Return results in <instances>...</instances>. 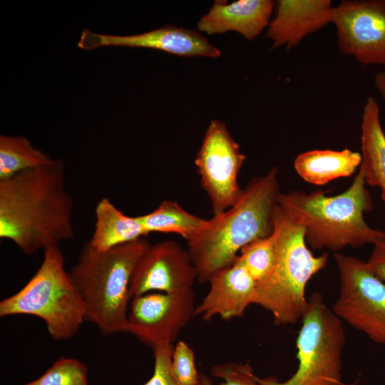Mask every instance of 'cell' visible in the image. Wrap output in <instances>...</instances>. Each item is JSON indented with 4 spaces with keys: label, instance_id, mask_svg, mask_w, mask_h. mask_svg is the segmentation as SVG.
I'll return each instance as SVG.
<instances>
[{
    "label": "cell",
    "instance_id": "obj_15",
    "mask_svg": "<svg viewBox=\"0 0 385 385\" xmlns=\"http://www.w3.org/2000/svg\"><path fill=\"white\" fill-rule=\"evenodd\" d=\"M275 4V16L266 33L273 41L272 48L285 44L290 49L332 23L334 6L330 0H279Z\"/></svg>",
    "mask_w": 385,
    "mask_h": 385
},
{
    "label": "cell",
    "instance_id": "obj_21",
    "mask_svg": "<svg viewBox=\"0 0 385 385\" xmlns=\"http://www.w3.org/2000/svg\"><path fill=\"white\" fill-rule=\"evenodd\" d=\"M54 159L21 135H0V180L20 173L45 166Z\"/></svg>",
    "mask_w": 385,
    "mask_h": 385
},
{
    "label": "cell",
    "instance_id": "obj_22",
    "mask_svg": "<svg viewBox=\"0 0 385 385\" xmlns=\"http://www.w3.org/2000/svg\"><path fill=\"white\" fill-rule=\"evenodd\" d=\"M276 235L256 240L245 246L238 258L258 285L272 274L276 260Z\"/></svg>",
    "mask_w": 385,
    "mask_h": 385
},
{
    "label": "cell",
    "instance_id": "obj_4",
    "mask_svg": "<svg viewBox=\"0 0 385 385\" xmlns=\"http://www.w3.org/2000/svg\"><path fill=\"white\" fill-rule=\"evenodd\" d=\"M145 237L97 250L86 242L69 272L85 306L86 320L104 335L127 332L130 277L148 245Z\"/></svg>",
    "mask_w": 385,
    "mask_h": 385
},
{
    "label": "cell",
    "instance_id": "obj_14",
    "mask_svg": "<svg viewBox=\"0 0 385 385\" xmlns=\"http://www.w3.org/2000/svg\"><path fill=\"white\" fill-rule=\"evenodd\" d=\"M208 282L210 289L195 310L205 321L215 316L226 320L240 317L254 304L257 285L238 257L232 265L215 272Z\"/></svg>",
    "mask_w": 385,
    "mask_h": 385
},
{
    "label": "cell",
    "instance_id": "obj_27",
    "mask_svg": "<svg viewBox=\"0 0 385 385\" xmlns=\"http://www.w3.org/2000/svg\"><path fill=\"white\" fill-rule=\"evenodd\" d=\"M366 263L371 271L385 282V241L375 243Z\"/></svg>",
    "mask_w": 385,
    "mask_h": 385
},
{
    "label": "cell",
    "instance_id": "obj_8",
    "mask_svg": "<svg viewBox=\"0 0 385 385\" xmlns=\"http://www.w3.org/2000/svg\"><path fill=\"white\" fill-rule=\"evenodd\" d=\"M339 292L333 312L371 341L385 344V282L366 262L337 252Z\"/></svg>",
    "mask_w": 385,
    "mask_h": 385
},
{
    "label": "cell",
    "instance_id": "obj_2",
    "mask_svg": "<svg viewBox=\"0 0 385 385\" xmlns=\"http://www.w3.org/2000/svg\"><path fill=\"white\" fill-rule=\"evenodd\" d=\"M279 192L278 168L273 167L252 179L231 207L207 220L187 241L200 283L208 282L215 272L232 265L245 246L272 234Z\"/></svg>",
    "mask_w": 385,
    "mask_h": 385
},
{
    "label": "cell",
    "instance_id": "obj_26",
    "mask_svg": "<svg viewBox=\"0 0 385 385\" xmlns=\"http://www.w3.org/2000/svg\"><path fill=\"white\" fill-rule=\"evenodd\" d=\"M173 344L163 345L153 349L154 371L150 379L144 385H179L173 376L171 369Z\"/></svg>",
    "mask_w": 385,
    "mask_h": 385
},
{
    "label": "cell",
    "instance_id": "obj_20",
    "mask_svg": "<svg viewBox=\"0 0 385 385\" xmlns=\"http://www.w3.org/2000/svg\"><path fill=\"white\" fill-rule=\"evenodd\" d=\"M137 217L147 235L175 233L186 241L199 232L207 221L188 212L174 200H163L152 212Z\"/></svg>",
    "mask_w": 385,
    "mask_h": 385
},
{
    "label": "cell",
    "instance_id": "obj_12",
    "mask_svg": "<svg viewBox=\"0 0 385 385\" xmlns=\"http://www.w3.org/2000/svg\"><path fill=\"white\" fill-rule=\"evenodd\" d=\"M197 272L188 250L173 240L150 243L134 267L129 285L131 299L158 291L178 293L192 289Z\"/></svg>",
    "mask_w": 385,
    "mask_h": 385
},
{
    "label": "cell",
    "instance_id": "obj_16",
    "mask_svg": "<svg viewBox=\"0 0 385 385\" xmlns=\"http://www.w3.org/2000/svg\"><path fill=\"white\" fill-rule=\"evenodd\" d=\"M274 6L271 0H240L230 4L216 0L200 19L197 29L208 35L234 31L251 41L269 26Z\"/></svg>",
    "mask_w": 385,
    "mask_h": 385
},
{
    "label": "cell",
    "instance_id": "obj_11",
    "mask_svg": "<svg viewBox=\"0 0 385 385\" xmlns=\"http://www.w3.org/2000/svg\"><path fill=\"white\" fill-rule=\"evenodd\" d=\"M332 23L342 53L363 65L385 67V0L342 1Z\"/></svg>",
    "mask_w": 385,
    "mask_h": 385
},
{
    "label": "cell",
    "instance_id": "obj_24",
    "mask_svg": "<svg viewBox=\"0 0 385 385\" xmlns=\"http://www.w3.org/2000/svg\"><path fill=\"white\" fill-rule=\"evenodd\" d=\"M211 374L222 382L219 385H261L255 379V374L248 364L233 362L218 364L211 370ZM197 385H212L211 380L200 374Z\"/></svg>",
    "mask_w": 385,
    "mask_h": 385
},
{
    "label": "cell",
    "instance_id": "obj_28",
    "mask_svg": "<svg viewBox=\"0 0 385 385\" xmlns=\"http://www.w3.org/2000/svg\"><path fill=\"white\" fill-rule=\"evenodd\" d=\"M374 84L381 96L385 100V71L376 74Z\"/></svg>",
    "mask_w": 385,
    "mask_h": 385
},
{
    "label": "cell",
    "instance_id": "obj_18",
    "mask_svg": "<svg viewBox=\"0 0 385 385\" xmlns=\"http://www.w3.org/2000/svg\"><path fill=\"white\" fill-rule=\"evenodd\" d=\"M361 154L348 148L342 150H312L300 153L294 167L306 182L323 185L351 175L361 165Z\"/></svg>",
    "mask_w": 385,
    "mask_h": 385
},
{
    "label": "cell",
    "instance_id": "obj_13",
    "mask_svg": "<svg viewBox=\"0 0 385 385\" xmlns=\"http://www.w3.org/2000/svg\"><path fill=\"white\" fill-rule=\"evenodd\" d=\"M107 46L153 48L184 57L220 56L219 49L199 32L173 25L130 36L97 34L85 29L78 41V46L83 50Z\"/></svg>",
    "mask_w": 385,
    "mask_h": 385
},
{
    "label": "cell",
    "instance_id": "obj_1",
    "mask_svg": "<svg viewBox=\"0 0 385 385\" xmlns=\"http://www.w3.org/2000/svg\"><path fill=\"white\" fill-rule=\"evenodd\" d=\"M73 207L60 159L0 180V238L26 255L59 247L74 236Z\"/></svg>",
    "mask_w": 385,
    "mask_h": 385
},
{
    "label": "cell",
    "instance_id": "obj_7",
    "mask_svg": "<svg viewBox=\"0 0 385 385\" xmlns=\"http://www.w3.org/2000/svg\"><path fill=\"white\" fill-rule=\"evenodd\" d=\"M301 320L296 340L299 364L295 373L284 381L274 376L255 375L256 380L261 385H344L342 380L345 344L342 321L317 292L309 297Z\"/></svg>",
    "mask_w": 385,
    "mask_h": 385
},
{
    "label": "cell",
    "instance_id": "obj_17",
    "mask_svg": "<svg viewBox=\"0 0 385 385\" xmlns=\"http://www.w3.org/2000/svg\"><path fill=\"white\" fill-rule=\"evenodd\" d=\"M379 106L372 96L364 105L361 116V163L366 183L378 187L385 202V133L379 119Z\"/></svg>",
    "mask_w": 385,
    "mask_h": 385
},
{
    "label": "cell",
    "instance_id": "obj_3",
    "mask_svg": "<svg viewBox=\"0 0 385 385\" xmlns=\"http://www.w3.org/2000/svg\"><path fill=\"white\" fill-rule=\"evenodd\" d=\"M366 184L359 169L349 188L339 195L292 190L279 192L277 205L304 227L306 243L312 249L336 253L348 246L357 249L385 241V232L371 227L364 220V213L373 208Z\"/></svg>",
    "mask_w": 385,
    "mask_h": 385
},
{
    "label": "cell",
    "instance_id": "obj_23",
    "mask_svg": "<svg viewBox=\"0 0 385 385\" xmlns=\"http://www.w3.org/2000/svg\"><path fill=\"white\" fill-rule=\"evenodd\" d=\"M24 385H88V369L76 359L61 357L43 374Z\"/></svg>",
    "mask_w": 385,
    "mask_h": 385
},
{
    "label": "cell",
    "instance_id": "obj_6",
    "mask_svg": "<svg viewBox=\"0 0 385 385\" xmlns=\"http://www.w3.org/2000/svg\"><path fill=\"white\" fill-rule=\"evenodd\" d=\"M64 265L59 247L43 251L42 262L29 281L0 302V317H37L44 321L49 335L56 341L75 336L86 320V309Z\"/></svg>",
    "mask_w": 385,
    "mask_h": 385
},
{
    "label": "cell",
    "instance_id": "obj_5",
    "mask_svg": "<svg viewBox=\"0 0 385 385\" xmlns=\"http://www.w3.org/2000/svg\"><path fill=\"white\" fill-rule=\"evenodd\" d=\"M276 260L273 271L256 286L254 304L268 310L278 325L302 319L307 306L305 289L309 279L324 269L328 253L315 256L307 247L304 227L276 205L273 212Z\"/></svg>",
    "mask_w": 385,
    "mask_h": 385
},
{
    "label": "cell",
    "instance_id": "obj_9",
    "mask_svg": "<svg viewBox=\"0 0 385 385\" xmlns=\"http://www.w3.org/2000/svg\"><path fill=\"white\" fill-rule=\"evenodd\" d=\"M245 158L225 123L212 120L195 164L201 185L211 202L213 215L228 210L242 195L238 175Z\"/></svg>",
    "mask_w": 385,
    "mask_h": 385
},
{
    "label": "cell",
    "instance_id": "obj_25",
    "mask_svg": "<svg viewBox=\"0 0 385 385\" xmlns=\"http://www.w3.org/2000/svg\"><path fill=\"white\" fill-rule=\"evenodd\" d=\"M171 369L179 385H197L199 376L192 349L183 341L178 342L173 349Z\"/></svg>",
    "mask_w": 385,
    "mask_h": 385
},
{
    "label": "cell",
    "instance_id": "obj_19",
    "mask_svg": "<svg viewBox=\"0 0 385 385\" xmlns=\"http://www.w3.org/2000/svg\"><path fill=\"white\" fill-rule=\"evenodd\" d=\"M95 217L94 230L88 242L97 250H109L148 235L137 216L125 215L108 197L97 203Z\"/></svg>",
    "mask_w": 385,
    "mask_h": 385
},
{
    "label": "cell",
    "instance_id": "obj_10",
    "mask_svg": "<svg viewBox=\"0 0 385 385\" xmlns=\"http://www.w3.org/2000/svg\"><path fill=\"white\" fill-rule=\"evenodd\" d=\"M127 332L153 349L173 344L195 314L193 288L178 293H147L131 299Z\"/></svg>",
    "mask_w": 385,
    "mask_h": 385
}]
</instances>
